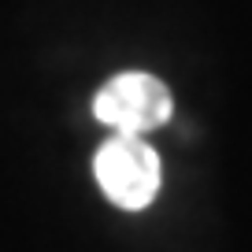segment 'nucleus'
Masks as SVG:
<instances>
[{
	"mask_svg": "<svg viewBox=\"0 0 252 252\" xmlns=\"http://www.w3.org/2000/svg\"><path fill=\"white\" fill-rule=\"evenodd\" d=\"M93 178L100 193L123 212H145L156 200L163 167L159 156L145 137L137 134H115L96 149Z\"/></svg>",
	"mask_w": 252,
	"mask_h": 252,
	"instance_id": "obj_1",
	"label": "nucleus"
},
{
	"mask_svg": "<svg viewBox=\"0 0 252 252\" xmlns=\"http://www.w3.org/2000/svg\"><path fill=\"white\" fill-rule=\"evenodd\" d=\"M174 111L171 89L149 71H123L108 78L93 96L96 123L111 126L115 134H149L163 126Z\"/></svg>",
	"mask_w": 252,
	"mask_h": 252,
	"instance_id": "obj_2",
	"label": "nucleus"
}]
</instances>
